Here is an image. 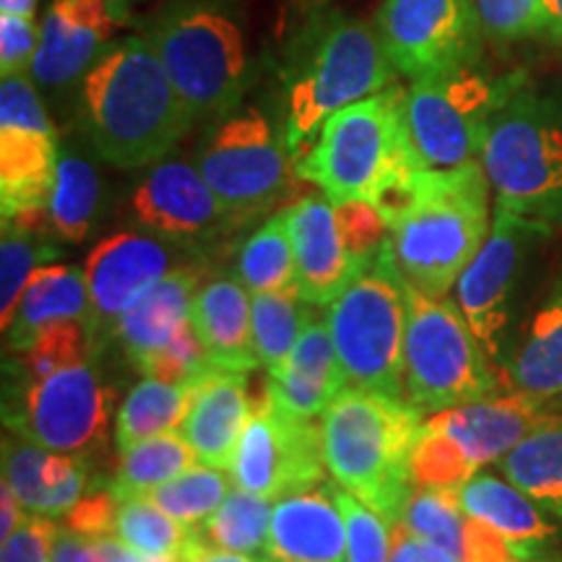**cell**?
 I'll use <instances>...</instances> for the list:
<instances>
[{
	"label": "cell",
	"instance_id": "6da1fadb",
	"mask_svg": "<svg viewBox=\"0 0 562 562\" xmlns=\"http://www.w3.org/2000/svg\"><path fill=\"white\" fill-rule=\"evenodd\" d=\"M83 121L97 154L121 170L157 165L195 125L146 37L112 42L81 79Z\"/></svg>",
	"mask_w": 562,
	"mask_h": 562
},
{
	"label": "cell",
	"instance_id": "7a4b0ae2",
	"mask_svg": "<svg viewBox=\"0 0 562 562\" xmlns=\"http://www.w3.org/2000/svg\"><path fill=\"white\" fill-rule=\"evenodd\" d=\"M425 419L409 398L347 385L321 419L328 474L385 521L398 524L417 487L412 451Z\"/></svg>",
	"mask_w": 562,
	"mask_h": 562
},
{
	"label": "cell",
	"instance_id": "3957f363",
	"mask_svg": "<svg viewBox=\"0 0 562 562\" xmlns=\"http://www.w3.org/2000/svg\"><path fill=\"white\" fill-rule=\"evenodd\" d=\"M490 180L482 161L422 170L412 206L391 227L398 271L427 297H446L490 235Z\"/></svg>",
	"mask_w": 562,
	"mask_h": 562
},
{
	"label": "cell",
	"instance_id": "277c9868",
	"mask_svg": "<svg viewBox=\"0 0 562 562\" xmlns=\"http://www.w3.org/2000/svg\"><path fill=\"white\" fill-rule=\"evenodd\" d=\"M482 167L497 209L562 224V91L529 81L513 91L492 117Z\"/></svg>",
	"mask_w": 562,
	"mask_h": 562
},
{
	"label": "cell",
	"instance_id": "5b68a950",
	"mask_svg": "<svg viewBox=\"0 0 562 562\" xmlns=\"http://www.w3.org/2000/svg\"><path fill=\"white\" fill-rule=\"evenodd\" d=\"M396 79L375 26L351 16L323 21L305 42V58L290 81L284 138L292 165L313 146L326 121L368 100Z\"/></svg>",
	"mask_w": 562,
	"mask_h": 562
},
{
	"label": "cell",
	"instance_id": "8992f818",
	"mask_svg": "<svg viewBox=\"0 0 562 562\" xmlns=\"http://www.w3.org/2000/svg\"><path fill=\"white\" fill-rule=\"evenodd\" d=\"M417 161L406 133V91L396 83L331 115L294 161V175L334 203L370 201L393 170Z\"/></svg>",
	"mask_w": 562,
	"mask_h": 562
},
{
	"label": "cell",
	"instance_id": "52a82bcc",
	"mask_svg": "<svg viewBox=\"0 0 562 562\" xmlns=\"http://www.w3.org/2000/svg\"><path fill=\"white\" fill-rule=\"evenodd\" d=\"M146 40L193 112L195 123L220 121L240 104L250 79L245 34L235 16L206 0L175 3Z\"/></svg>",
	"mask_w": 562,
	"mask_h": 562
},
{
	"label": "cell",
	"instance_id": "ba28073f",
	"mask_svg": "<svg viewBox=\"0 0 562 562\" xmlns=\"http://www.w3.org/2000/svg\"><path fill=\"white\" fill-rule=\"evenodd\" d=\"M326 321L347 385L406 398V279L391 240L328 305Z\"/></svg>",
	"mask_w": 562,
	"mask_h": 562
},
{
	"label": "cell",
	"instance_id": "9c48e42d",
	"mask_svg": "<svg viewBox=\"0 0 562 562\" xmlns=\"http://www.w3.org/2000/svg\"><path fill=\"white\" fill-rule=\"evenodd\" d=\"M524 81V74L495 76L476 63L414 79L406 91V133L422 170L482 161L492 117Z\"/></svg>",
	"mask_w": 562,
	"mask_h": 562
},
{
	"label": "cell",
	"instance_id": "30bf717a",
	"mask_svg": "<svg viewBox=\"0 0 562 562\" xmlns=\"http://www.w3.org/2000/svg\"><path fill=\"white\" fill-rule=\"evenodd\" d=\"M487 360L459 305L406 284L404 389L414 406L435 414L492 396L497 378Z\"/></svg>",
	"mask_w": 562,
	"mask_h": 562
},
{
	"label": "cell",
	"instance_id": "8fae6325",
	"mask_svg": "<svg viewBox=\"0 0 562 562\" xmlns=\"http://www.w3.org/2000/svg\"><path fill=\"white\" fill-rule=\"evenodd\" d=\"M292 154L261 110L224 115L199 154V170L232 216L269 209L290 182Z\"/></svg>",
	"mask_w": 562,
	"mask_h": 562
},
{
	"label": "cell",
	"instance_id": "7c38bea8",
	"mask_svg": "<svg viewBox=\"0 0 562 562\" xmlns=\"http://www.w3.org/2000/svg\"><path fill=\"white\" fill-rule=\"evenodd\" d=\"M550 232V224L495 206L487 240L456 281V305L461 307L463 318L492 362H505L513 300L531 252Z\"/></svg>",
	"mask_w": 562,
	"mask_h": 562
},
{
	"label": "cell",
	"instance_id": "4fadbf2b",
	"mask_svg": "<svg viewBox=\"0 0 562 562\" xmlns=\"http://www.w3.org/2000/svg\"><path fill=\"white\" fill-rule=\"evenodd\" d=\"M326 469L321 425L281 409L266 396L252 406L229 476L235 487L277 503L279 497L318 487Z\"/></svg>",
	"mask_w": 562,
	"mask_h": 562
},
{
	"label": "cell",
	"instance_id": "5bb4252c",
	"mask_svg": "<svg viewBox=\"0 0 562 562\" xmlns=\"http://www.w3.org/2000/svg\"><path fill=\"white\" fill-rule=\"evenodd\" d=\"M375 30L391 66L412 81L476 63L484 40L474 0H385Z\"/></svg>",
	"mask_w": 562,
	"mask_h": 562
},
{
	"label": "cell",
	"instance_id": "9a60e30c",
	"mask_svg": "<svg viewBox=\"0 0 562 562\" xmlns=\"http://www.w3.org/2000/svg\"><path fill=\"white\" fill-rule=\"evenodd\" d=\"M9 425L19 438L53 453H81L104 438L110 391L87 362L30 383Z\"/></svg>",
	"mask_w": 562,
	"mask_h": 562
},
{
	"label": "cell",
	"instance_id": "2e32d148",
	"mask_svg": "<svg viewBox=\"0 0 562 562\" xmlns=\"http://www.w3.org/2000/svg\"><path fill=\"white\" fill-rule=\"evenodd\" d=\"M170 271V248L159 237L117 232L97 243L83 263L91 305L89 347L104 341V334H115L123 315Z\"/></svg>",
	"mask_w": 562,
	"mask_h": 562
},
{
	"label": "cell",
	"instance_id": "e0dca14e",
	"mask_svg": "<svg viewBox=\"0 0 562 562\" xmlns=\"http://www.w3.org/2000/svg\"><path fill=\"white\" fill-rule=\"evenodd\" d=\"M128 21V0H53L42 19L32 79L63 89L83 79Z\"/></svg>",
	"mask_w": 562,
	"mask_h": 562
},
{
	"label": "cell",
	"instance_id": "ac0fdd59",
	"mask_svg": "<svg viewBox=\"0 0 562 562\" xmlns=\"http://www.w3.org/2000/svg\"><path fill=\"white\" fill-rule=\"evenodd\" d=\"M133 220L167 240H201L216 235L232 216L199 167L186 159H161L138 182L131 199Z\"/></svg>",
	"mask_w": 562,
	"mask_h": 562
},
{
	"label": "cell",
	"instance_id": "d6986e66",
	"mask_svg": "<svg viewBox=\"0 0 562 562\" xmlns=\"http://www.w3.org/2000/svg\"><path fill=\"white\" fill-rule=\"evenodd\" d=\"M550 417V402L510 391L505 396H487L480 402L435 412L425 419V425L451 438L480 469L484 463L501 461Z\"/></svg>",
	"mask_w": 562,
	"mask_h": 562
},
{
	"label": "cell",
	"instance_id": "ffe728a7",
	"mask_svg": "<svg viewBox=\"0 0 562 562\" xmlns=\"http://www.w3.org/2000/svg\"><path fill=\"white\" fill-rule=\"evenodd\" d=\"M297 263V290L315 307H328L357 277L344 248L334 203L323 195H305L284 211Z\"/></svg>",
	"mask_w": 562,
	"mask_h": 562
},
{
	"label": "cell",
	"instance_id": "44dd1931",
	"mask_svg": "<svg viewBox=\"0 0 562 562\" xmlns=\"http://www.w3.org/2000/svg\"><path fill=\"white\" fill-rule=\"evenodd\" d=\"M266 558L277 562H347V526L334 484H318L273 503Z\"/></svg>",
	"mask_w": 562,
	"mask_h": 562
},
{
	"label": "cell",
	"instance_id": "7402d4cb",
	"mask_svg": "<svg viewBox=\"0 0 562 562\" xmlns=\"http://www.w3.org/2000/svg\"><path fill=\"white\" fill-rule=\"evenodd\" d=\"M347 389L328 321L311 318L284 362L269 368L266 396L297 417L315 419Z\"/></svg>",
	"mask_w": 562,
	"mask_h": 562
},
{
	"label": "cell",
	"instance_id": "603a6c76",
	"mask_svg": "<svg viewBox=\"0 0 562 562\" xmlns=\"http://www.w3.org/2000/svg\"><path fill=\"white\" fill-rule=\"evenodd\" d=\"M252 406L245 372L214 368L201 378L191 412L180 427L199 463L229 472Z\"/></svg>",
	"mask_w": 562,
	"mask_h": 562
},
{
	"label": "cell",
	"instance_id": "cb8c5ba5",
	"mask_svg": "<svg viewBox=\"0 0 562 562\" xmlns=\"http://www.w3.org/2000/svg\"><path fill=\"white\" fill-rule=\"evenodd\" d=\"M53 123H0V209L3 220L45 211L58 172Z\"/></svg>",
	"mask_w": 562,
	"mask_h": 562
},
{
	"label": "cell",
	"instance_id": "d4e9b609",
	"mask_svg": "<svg viewBox=\"0 0 562 562\" xmlns=\"http://www.w3.org/2000/svg\"><path fill=\"white\" fill-rule=\"evenodd\" d=\"M191 326L214 368L248 372L261 364L252 344V294L243 281H203L193 297Z\"/></svg>",
	"mask_w": 562,
	"mask_h": 562
},
{
	"label": "cell",
	"instance_id": "484cf974",
	"mask_svg": "<svg viewBox=\"0 0 562 562\" xmlns=\"http://www.w3.org/2000/svg\"><path fill=\"white\" fill-rule=\"evenodd\" d=\"M456 495L469 518L501 533L524 562L542 558L558 539V526L547 521L544 510L513 482L492 474H474Z\"/></svg>",
	"mask_w": 562,
	"mask_h": 562
},
{
	"label": "cell",
	"instance_id": "4316f807",
	"mask_svg": "<svg viewBox=\"0 0 562 562\" xmlns=\"http://www.w3.org/2000/svg\"><path fill=\"white\" fill-rule=\"evenodd\" d=\"M199 277L193 269H172L149 294H144L115 328L128 360L140 368L154 351L167 347L191 323Z\"/></svg>",
	"mask_w": 562,
	"mask_h": 562
},
{
	"label": "cell",
	"instance_id": "83f0119b",
	"mask_svg": "<svg viewBox=\"0 0 562 562\" xmlns=\"http://www.w3.org/2000/svg\"><path fill=\"white\" fill-rule=\"evenodd\" d=\"M89 286L79 266H42L26 281L5 339L16 351L30 349L42 326L53 321L89 323Z\"/></svg>",
	"mask_w": 562,
	"mask_h": 562
},
{
	"label": "cell",
	"instance_id": "f1b7e54d",
	"mask_svg": "<svg viewBox=\"0 0 562 562\" xmlns=\"http://www.w3.org/2000/svg\"><path fill=\"white\" fill-rule=\"evenodd\" d=\"M505 375L513 391L542 402L562 396V277L533 313L524 341L505 360Z\"/></svg>",
	"mask_w": 562,
	"mask_h": 562
},
{
	"label": "cell",
	"instance_id": "f546056e",
	"mask_svg": "<svg viewBox=\"0 0 562 562\" xmlns=\"http://www.w3.org/2000/svg\"><path fill=\"white\" fill-rule=\"evenodd\" d=\"M501 469L505 480L562 521V417L552 414L544 425L526 435L503 456Z\"/></svg>",
	"mask_w": 562,
	"mask_h": 562
},
{
	"label": "cell",
	"instance_id": "4dcf8cb0",
	"mask_svg": "<svg viewBox=\"0 0 562 562\" xmlns=\"http://www.w3.org/2000/svg\"><path fill=\"white\" fill-rule=\"evenodd\" d=\"M199 385L201 378L191 383H165L146 378L133 385L115 419L117 451H128L131 446L154 435L178 432L191 412Z\"/></svg>",
	"mask_w": 562,
	"mask_h": 562
},
{
	"label": "cell",
	"instance_id": "1f68e13d",
	"mask_svg": "<svg viewBox=\"0 0 562 562\" xmlns=\"http://www.w3.org/2000/svg\"><path fill=\"white\" fill-rule=\"evenodd\" d=\"M195 461L199 459L182 435H154V438L140 440L121 453V467H117L115 480L110 484V492L121 503L131 501V497H144L159 484L199 467Z\"/></svg>",
	"mask_w": 562,
	"mask_h": 562
},
{
	"label": "cell",
	"instance_id": "d6a6232c",
	"mask_svg": "<svg viewBox=\"0 0 562 562\" xmlns=\"http://www.w3.org/2000/svg\"><path fill=\"white\" fill-rule=\"evenodd\" d=\"M273 501L235 487L201 526H193L209 544L227 552H266L271 529Z\"/></svg>",
	"mask_w": 562,
	"mask_h": 562
},
{
	"label": "cell",
	"instance_id": "836d02e7",
	"mask_svg": "<svg viewBox=\"0 0 562 562\" xmlns=\"http://www.w3.org/2000/svg\"><path fill=\"white\" fill-rule=\"evenodd\" d=\"M237 273L250 294L297 290V263L284 214L271 216L243 243Z\"/></svg>",
	"mask_w": 562,
	"mask_h": 562
},
{
	"label": "cell",
	"instance_id": "e575fe53",
	"mask_svg": "<svg viewBox=\"0 0 562 562\" xmlns=\"http://www.w3.org/2000/svg\"><path fill=\"white\" fill-rule=\"evenodd\" d=\"M100 206V178L79 154H60L50 195L55 235L66 243H81Z\"/></svg>",
	"mask_w": 562,
	"mask_h": 562
},
{
	"label": "cell",
	"instance_id": "d590c367",
	"mask_svg": "<svg viewBox=\"0 0 562 562\" xmlns=\"http://www.w3.org/2000/svg\"><path fill=\"white\" fill-rule=\"evenodd\" d=\"M53 235L55 232L3 222V237H0V323H3V334L9 331L26 281L32 279L34 271L58 256Z\"/></svg>",
	"mask_w": 562,
	"mask_h": 562
},
{
	"label": "cell",
	"instance_id": "8d00e7d4",
	"mask_svg": "<svg viewBox=\"0 0 562 562\" xmlns=\"http://www.w3.org/2000/svg\"><path fill=\"white\" fill-rule=\"evenodd\" d=\"M305 305L311 302L302 300L300 290L252 294V344L266 368H277L290 357L302 328L313 318Z\"/></svg>",
	"mask_w": 562,
	"mask_h": 562
},
{
	"label": "cell",
	"instance_id": "74e56055",
	"mask_svg": "<svg viewBox=\"0 0 562 562\" xmlns=\"http://www.w3.org/2000/svg\"><path fill=\"white\" fill-rule=\"evenodd\" d=\"M227 476L222 469L193 467L188 472L175 476V480L159 484L144 497H149L154 505L170 513L175 521H180L188 529L201 526L206 518L224 503V497L232 492Z\"/></svg>",
	"mask_w": 562,
	"mask_h": 562
},
{
	"label": "cell",
	"instance_id": "f35d334b",
	"mask_svg": "<svg viewBox=\"0 0 562 562\" xmlns=\"http://www.w3.org/2000/svg\"><path fill=\"white\" fill-rule=\"evenodd\" d=\"M191 529L175 521L170 513L154 505L149 497H131L121 503L115 537L144 558H180Z\"/></svg>",
	"mask_w": 562,
	"mask_h": 562
},
{
	"label": "cell",
	"instance_id": "ab89813d",
	"mask_svg": "<svg viewBox=\"0 0 562 562\" xmlns=\"http://www.w3.org/2000/svg\"><path fill=\"white\" fill-rule=\"evenodd\" d=\"M467 513L461 510L459 495L451 490L414 487L412 497L404 505L402 521L406 529L440 544L461 560L463 531H467Z\"/></svg>",
	"mask_w": 562,
	"mask_h": 562
},
{
	"label": "cell",
	"instance_id": "60d3db41",
	"mask_svg": "<svg viewBox=\"0 0 562 562\" xmlns=\"http://www.w3.org/2000/svg\"><path fill=\"white\" fill-rule=\"evenodd\" d=\"M474 474V461L451 438L422 425L412 451V480L417 487L459 492Z\"/></svg>",
	"mask_w": 562,
	"mask_h": 562
},
{
	"label": "cell",
	"instance_id": "b9f144b4",
	"mask_svg": "<svg viewBox=\"0 0 562 562\" xmlns=\"http://www.w3.org/2000/svg\"><path fill=\"white\" fill-rule=\"evenodd\" d=\"M87 334L83 321H53L42 326L30 349H24V357H21L26 381H42V378H50L70 364L83 362L89 344Z\"/></svg>",
	"mask_w": 562,
	"mask_h": 562
},
{
	"label": "cell",
	"instance_id": "7bdbcfd3",
	"mask_svg": "<svg viewBox=\"0 0 562 562\" xmlns=\"http://www.w3.org/2000/svg\"><path fill=\"white\" fill-rule=\"evenodd\" d=\"M334 495L347 526V562H391V524L341 484Z\"/></svg>",
	"mask_w": 562,
	"mask_h": 562
},
{
	"label": "cell",
	"instance_id": "ee69618b",
	"mask_svg": "<svg viewBox=\"0 0 562 562\" xmlns=\"http://www.w3.org/2000/svg\"><path fill=\"white\" fill-rule=\"evenodd\" d=\"M484 40L495 45L547 34L544 0H474Z\"/></svg>",
	"mask_w": 562,
	"mask_h": 562
},
{
	"label": "cell",
	"instance_id": "f6af8a7d",
	"mask_svg": "<svg viewBox=\"0 0 562 562\" xmlns=\"http://www.w3.org/2000/svg\"><path fill=\"white\" fill-rule=\"evenodd\" d=\"M336 224H339L344 248L349 252V261L360 273L381 256L385 243L391 240V227L383 220L381 211L370 201H344L336 203Z\"/></svg>",
	"mask_w": 562,
	"mask_h": 562
},
{
	"label": "cell",
	"instance_id": "bcb514c9",
	"mask_svg": "<svg viewBox=\"0 0 562 562\" xmlns=\"http://www.w3.org/2000/svg\"><path fill=\"white\" fill-rule=\"evenodd\" d=\"M138 370L146 378H157V381L165 383H191L206 375L209 370H214V364L209 362L199 336H195L193 326L188 323L167 347L154 351Z\"/></svg>",
	"mask_w": 562,
	"mask_h": 562
},
{
	"label": "cell",
	"instance_id": "7dc6e473",
	"mask_svg": "<svg viewBox=\"0 0 562 562\" xmlns=\"http://www.w3.org/2000/svg\"><path fill=\"white\" fill-rule=\"evenodd\" d=\"M40 42L42 21L37 16L0 13V76L32 74Z\"/></svg>",
	"mask_w": 562,
	"mask_h": 562
},
{
	"label": "cell",
	"instance_id": "c3c4849f",
	"mask_svg": "<svg viewBox=\"0 0 562 562\" xmlns=\"http://www.w3.org/2000/svg\"><path fill=\"white\" fill-rule=\"evenodd\" d=\"M58 529L47 516L26 513L16 531L3 539L0 562H53V547Z\"/></svg>",
	"mask_w": 562,
	"mask_h": 562
},
{
	"label": "cell",
	"instance_id": "681fc988",
	"mask_svg": "<svg viewBox=\"0 0 562 562\" xmlns=\"http://www.w3.org/2000/svg\"><path fill=\"white\" fill-rule=\"evenodd\" d=\"M117 510H121V501L112 495L110 487L89 492L74 505V510L66 513V526L89 539L110 537V533H115Z\"/></svg>",
	"mask_w": 562,
	"mask_h": 562
},
{
	"label": "cell",
	"instance_id": "f907efd6",
	"mask_svg": "<svg viewBox=\"0 0 562 562\" xmlns=\"http://www.w3.org/2000/svg\"><path fill=\"white\" fill-rule=\"evenodd\" d=\"M461 562H524L497 531L476 518H467Z\"/></svg>",
	"mask_w": 562,
	"mask_h": 562
},
{
	"label": "cell",
	"instance_id": "816d5d0a",
	"mask_svg": "<svg viewBox=\"0 0 562 562\" xmlns=\"http://www.w3.org/2000/svg\"><path fill=\"white\" fill-rule=\"evenodd\" d=\"M391 562H461L453 552L419 537L404 524H391Z\"/></svg>",
	"mask_w": 562,
	"mask_h": 562
},
{
	"label": "cell",
	"instance_id": "f5cc1de1",
	"mask_svg": "<svg viewBox=\"0 0 562 562\" xmlns=\"http://www.w3.org/2000/svg\"><path fill=\"white\" fill-rule=\"evenodd\" d=\"M53 562H102V558L97 552L94 539L83 537L68 526H60L53 547Z\"/></svg>",
	"mask_w": 562,
	"mask_h": 562
},
{
	"label": "cell",
	"instance_id": "db71d44e",
	"mask_svg": "<svg viewBox=\"0 0 562 562\" xmlns=\"http://www.w3.org/2000/svg\"><path fill=\"white\" fill-rule=\"evenodd\" d=\"M178 560L180 562H258L252 560V554L227 552V550H220V547L209 544L199 533V529H191V533H188V542L182 547Z\"/></svg>",
	"mask_w": 562,
	"mask_h": 562
},
{
	"label": "cell",
	"instance_id": "11a10c76",
	"mask_svg": "<svg viewBox=\"0 0 562 562\" xmlns=\"http://www.w3.org/2000/svg\"><path fill=\"white\" fill-rule=\"evenodd\" d=\"M24 505L19 503L16 492L11 490V484L3 480V490H0V542L9 539L13 531L19 529L21 521H24Z\"/></svg>",
	"mask_w": 562,
	"mask_h": 562
},
{
	"label": "cell",
	"instance_id": "9f6ffc18",
	"mask_svg": "<svg viewBox=\"0 0 562 562\" xmlns=\"http://www.w3.org/2000/svg\"><path fill=\"white\" fill-rule=\"evenodd\" d=\"M94 547H97V552H100L102 562H146L144 554L131 550V547L125 544L123 539H117L115 533L94 539Z\"/></svg>",
	"mask_w": 562,
	"mask_h": 562
},
{
	"label": "cell",
	"instance_id": "6f0895ef",
	"mask_svg": "<svg viewBox=\"0 0 562 562\" xmlns=\"http://www.w3.org/2000/svg\"><path fill=\"white\" fill-rule=\"evenodd\" d=\"M547 5V37L562 47V0H544Z\"/></svg>",
	"mask_w": 562,
	"mask_h": 562
},
{
	"label": "cell",
	"instance_id": "680465c9",
	"mask_svg": "<svg viewBox=\"0 0 562 562\" xmlns=\"http://www.w3.org/2000/svg\"><path fill=\"white\" fill-rule=\"evenodd\" d=\"M40 0H0V13H16V16H34Z\"/></svg>",
	"mask_w": 562,
	"mask_h": 562
},
{
	"label": "cell",
	"instance_id": "91938a15",
	"mask_svg": "<svg viewBox=\"0 0 562 562\" xmlns=\"http://www.w3.org/2000/svg\"><path fill=\"white\" fill-rule=\"evenodd\" d=\"M531 562H562V554L547 552V554H542V558H537V560H531Z\"/></svg>",
	"mask_w": 562,
	"mask_h": 562
},
{
	"label": "cell",
	"instance_id": "94428289",
	"mask_svg": "<svg viewBox=\"0 0 562 562\" xmlns=\"http://www.w3.org/2000/svg\"><path fill=\"white\" fill-rule=\"evenodd\" d=\"M550 409H552V414H558V417H562V396L552 398V402H550Z\"/></svg>",
	"mask_w": 562,
	"mask_h": 562
},
{
	"label": "cell",
	"instance_id": "6125c7cd",
	"mask_svg": "<svg viewBox=\"0 0 562 562\" xmlns=\"http://www.w3.org/2000/svg\"><path fill=\"white\" fill-rule=\"evenodd\" d=\"M261 562H277V560H271V558H266V560H261Z\"/></svg>",
	"mask_w": 562,
	"mask_h": 562
},
{
	"label": "cell",
	"instance_id": "be15d7a7",
	"mask_svg": "<svg viewBox=\"0 0 562 562\" xmlns=\"http://www.w3.org/2000/svg\"><path fill=\"white\" fill-rule=\"evenodd\" d=\"M128 3H131V0H128Z\"/></svg>",
	"mask_w": 562,
	"mask_h": 562
}]
</instances>
